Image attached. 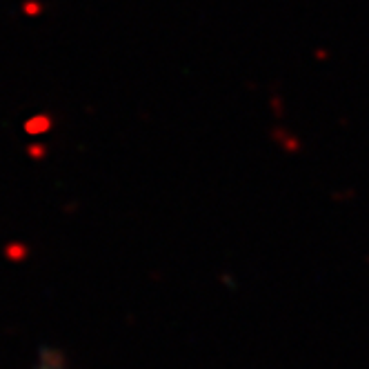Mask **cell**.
I'll use <instances>...</instances> for the list:
<instances>
[{"mask_svg":"<svg viewBox=\"0 0 369 369\" xmlns=\"http://www.w3.org/2000/svg\"><path fill=\"white\" fill-rule=\"evenodd\" d=\"M54 125V120L47 116V113H36L34 118H30L25 122V131L32 136H38V134H45V131H49V127Z\"/></svg>","mask_w":369,"mask_h":369,"instance_id":"obj_1","label":"cell"},{"mask_svg":"<svg viewBox=\"0 0 369 369\" xmlns=\"http://www.w3.org/2000/svg\"><path fill=\"white\" fill-rule=\"evenodd\" d=\"M27 256H30V249H27L25 243H18L16 241V243H9L7 247H5V258L12 260V262H21Z\"/></svg>","mask_w":369,"mask_h":369,"instance_id":"obj_2","label":"cell"},{"mask_svg":"<svg viewBox=\"0 0 369 369\" xmlns=\"http://www.w3.org/2000/svg\"><path fill=\"white\" fill-rule=\"evenodd\" d=\"M56 349H52V358L47 361L45 354H41V365H38V369H67V365H65V361L58 356V361H56Z\"/></svg>","mask_w":369,"mask_h":369,"instance_id":"obj_3","label":"cell"},{"mask_svg":"<svg viewBox=\"0 0 369 369\" xmlns=\"http://www.w3.org/2000/svg\"><path fill=\"white\" fill-rule=\"evenodd\" d=\"M30 154L36 156V158H41V156H45V151H43L41 145H32V147H30Z\"/></svg>","mask_w":369,"mask_h":369,"instance_id":"obj_4","label":"cell"}]
</instances>
